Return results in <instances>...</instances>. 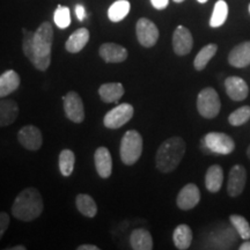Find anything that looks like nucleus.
<instances>
[{
  "instance_id": "1",
  "label": "nucleus",
  "mask_w": 250,
  "mask_h": 250,
  "mask_svg": "<svg viewBox=\"0 0 250 250\" xmlns=\"http://www.w3.org/2000/svg\"><path fill=\"white\" fill-rule=\"evenodd\" d=\"M22 51L36 70L44 72L51 64V49L54 42L52 24L44 21L35 31L22 29Z\"/></svg>"
},
{
  "instance_id": "2",
  "label": "nucleus",
  "mask_w": 250,
  "mask_h": 250,
  "mask_svg": "<svg viewBox=\"0 0 250 250\" xmlns=\"http://www.w3.org/2000/svg\"><path fill=\"white\" fill-rule=\"evenodd\" d=\"M43 208L44 203L39 190L36 188H26L14 199L12 214L18 220L29 223L42 214Z\"/></svg>"
},
{
  "instance_id": "3",
  "label": "nucleus",
  "mask_w": 250,
  "mask_h": 250,
  "mask_svg": "<svg viewBox=\"0 0 250 250\" xmlns=\"http://www.w3.org/2000/svg\"><path fill=\"white\" fill-rule=\"evenodd\" d=\"M184 153H186V142L181 137H171L165 140L156 151V168L161 173H170L179 167Z\"/></svg>"
},
{
  "instance_id": "4",
  "label": "nucleus",
  "mask_w": 250,
  "mask_h": 250,
  "mask_svg": "<svg viewBox=\"0 0 250 250\" xmlns=\"http://www.w3.org/2000/svg\"><path fill=\"white\" fill-rule=\"evenodd\" d=\"M143 153V137L138 131L130 130L121 140L120 154L124 165L132 166L139 160Z\"/></svg>"
},
{
  "instance_id": "5",
  "label": "nucleus",
  "mask_w": 250,
  "mask_h": 250,
  "mask_svg": "<svg viewBox=\"0 0 250 250\" xmlns=\"http://www.w3.org/2000/svg\"><path fill=\"white\" fill-rule=\"evenodd\" d=\"M221 109V102L218 93L212 87H206L197 96V110L204 118H214Z\"/></svg>"
},
{
  "instance_id": "6",
  "label": "nucleus",
  "mask_w": 250,
  "mask_h": 250,
  "mask_svg": "<svg viewBox=\"0 0 250 250\" xmlns=\"http://www.w3.org/2000/svg\"><path fill=\"white\" fill-rule=\"evenodd\" d=\"M204 146L208 151L217 154H230L235 148L232 137L223 132H208L204 137Z\"/></svg>"
},
{
  "instance_id": "7",
  "label": "nucleus",
  "mask_w": 250,
  "mask_h": 250,
  "mask_svg": "<svg viewBox=\"0 0 250 250\" xmlns=\"http://www.w3.org/2000/svg\"><path fill=\"white\" fill-rule=\"evenodd\" d=\"M134 109L130 103H122L111 109L103 118V124L108 129H120L133 117Z\"/></svg>"
},
{
  "instance_id": "8",
  "label": "nucleus",
  "mask_w": 250,
  "mask_h": 250,
  "mask_svg": "<svg viewBox=\"0 0 250 250\" xmlns=\"http://www.w3.org/2000/svg\"><path fill=\"white\" fill-rule=\"evenodd\" d=\"M62 104H64L65 115L68 120L73 123H83L85 121V108H83V99L77 92H68L62 98Z\"/></svg>"
},
{
  "instance_id": "9",
  "label": "nucleus",
  "mask_w": 250,
  "mask_h": 250,
  "mask_svg": "<svg viewBox=\"0 0 250 250\" xmlns=\"http://www.w3.org/2000/svg\"><path fill=\"white\" fill-rule=\"evenodd\" d=\"M136 34L138 42L145 48H152L159 40V29L149 19L140 18L136 24Z\"/></svg>"
},
{
  "instance_id": "10",
  "label": "nucleus",
  "mask_w": 250,
  "mask_h": 250,
  "mask_svg": "<svg viewBox=\"0 0 250 250\" xmlns=\"http://www.w3.org/2000/svg\"><path fill=\"white\" fill-rule=\"evenodd\" d=\"M18 140L28 151H39L43 144L42 132L35 125H26L19 130Z\"/></svg>"
},
{
  "instance_id": "11",
  "label": "nucleus",
  "mask_w": 250,
  "mask_h": 250,
  "mask_svg": "<svg viewBox=\"0 0 250 250\" xmlns=\"http://www.w3.org/2000/svg\"><path fill=\"white\" fill-rule=\"evenodd\" d=\"M247 182L246 168L241 165H235L229 171L227 183V192L230 197H237L245 190Z\"/></svg>"
},
{
  "instance_id": "12",
  "label": "nucleus",
  "mask_w": 250,
  "mask_h": 250,
  "mask_svg": "<svg viewBox=\"0 0 250 250\" xmlns=\"http://www.w3.org/2000/svg\"><path fill=\"white\" fill-rule=\"evenodd\" d=\"M201 201V191L198 187L193 183L184 186L179 192L176 198V204L183 211L191 210Z\"/></svg>"
},
{
  "instance_id": "13",
  "label": "nucleus",
  "mask_w": 250,
  "mask_h": 250,
  "mask_svg": "<svg viewBox=\"0 0 250 250\" xmlns=\"http://www.w3.org/2000/svg\"><path fill=\"white\" fill-rule=\"evenodd\" d=\"M193 45V39L190 30L184 26H179L173 34V49L177 56L190 54Z\"/></svg>"
},
{
  "instance_id": "14",
  "label": "nucleus",
  "mask_w": 250,
  "mask_h": 250,
  "mask_svg": "<svg viewBox=\"0 0 250 250\" xmlns=\"http://www.w3.org/2000/svg\"><path fill=\"white\" fill-rule=\"evenodd\" d=\"M99 54L101 58L108 64H117L126 61L129 52L127 50L116 43H103L100 46Z\"/></svg>"
},
{
  "instance_id": "15",
  "label": "nucleus",
  "mask_w": 250,
  "mask_h": 250,
  "mask_svg": "<svg viewBox=\"0 0 250 250\" xmlns=\"http://www.w3.org/2000/svg\"><path fill=\"white\" fill-rule=\"evenodd\" d=\"M226 93L233 101H243L249 93V87L242 78L229 77L225 80Z\"/></svg>"
},
{
  "instance_id": "16",
  "label": "nucleus",
  "mask_w": 250,
  "mask_h": 250,
  "mask_svg": "<svg viewBox=\"0 0 250 250\" xmlns=\"http://www.w3.org/2000/svg\"><path fill=\"white\" fill-rule=\"evenodd\" d=\"M94 164L100 177L108 179L112 171V159L111 154L107 147H99L94 153Z\"/></svg>"
},
{
  "instance_id": "17",
  "label": "nucleus",
  "mask_w": 250,
  "mask_h": 250,
  "mask_svg": "<svg viewBox=\"0 0 250 250\" xmlns=\"http://www.w3.org/2000/svg\"><path fill=\"white\" fill-rule=\"evenodd\" d=\"M228 62L237 68H243L250 65V41L234 46L228 55Z\"/></svg>"
},
{
  "instance_id": "18",
  "label": "nucleus",
  "mask_w": 250,
  "mask_h": 250,
  "mask_svg": "<svg viewBox=\"0 0 250 250\" xmlns=\"http://www.w3.org/2000/svg\"><path fill=\"white\" fill-rule=\"evenodd\" d=\"M90 34L89 30L86 28H80L71 34L68 37L66 43H65V49L70 54H78L87 45L89 42Z\"/></svg>"
},
{
  "instance_id": "19",
  "label": "nucleus",
  "mask_w": 250,
  "mask_h": 250,
  "mask_svg": "<svg viewBox=\"0 0 250 250\" xmlns=\"http://www.w3.org/2000/svg\"><path fill=\"white\" fill-rule=\"evenodd\" d=\"M19 116V105L13 100H0V127L13 124Z\"/></svg>"
},
{
  "instance_id": "20",
  "label": "nucleus",
  "mask_w": 250,
  "mask_h": 250,
  "mask_svg": "<svg viewBox=\"0 0 250 250\" xmlns=\"http://www.w3.org/2000/svg\"><path fill=\"white\" fill-rule=\"evenodd\" d=\"M20 76L14 70H8L0 76V98H6L20 87Z\"/></svg>"
},
{
  "instance_id": "21",
  "label": "nucleus",
  "mask_w": 250,
  "mask_h": 250,
  "mask_svg": "<svg viewBox=\"0 0 250 250\" xmlns=\"http://www.w3.org/2000/svg\"><path fill=\"white\" fill-rule=\"evenodd\" d=\"M124 87L121 83H103L99 88V95L103 102L117 103L124 95Z\"/></svg>"
},
{
  "instance_id": "22",
  "label": "nucleus",
  "mask_w": 250,
  "mask_h": 250,
  "mask_svg": "<svg viewBox=\"0 0 250 250\" xmlns=\"http://www.w3.org/2000/svg\"><path fill=\"white\" fill-rule=\"evenodd\" d=\"M130 245L134 250H152L153 239L151 233L144 228H137L131 233Z\"/></svg>"
},
{
  "instance_id": "23",
  "label": "nucleus",
  "mask_w": 250,
  "mask_h": 250,
  "mask_svg": "<svg viewBox=\"0 0 250 250\" xmlns=\"http://www.w3.org/2000/svg\"><path fill=\"white\" fill-rule=\"evenodd\" d=\"M224 182V170L220 166L213 165L205 175V187L210 192H218Z\"/></svg>"
},
{
  "instance_id": "24",
  "label": "nucleus",
  "mask_w": 250,
  "mask_h": 250,
  "mask_svg": "<svg viewBox=\"0 0 250 250\" xmlns=\"http://www.w3.org/2000/svg\"><path fill=\"white\" fill-rule=\"evenodd\" d=\"M173 241L177 249L187 250L191 246L192 242V230L188 225L182 224L175 228L173 233Z\"/></svg>"
},
{
  "instance_id": "25",
  "label": "nucleus",
  "mask_w": 250,
  "mask_h": 250,
  "mask_svg": "<svg viewBox=\"0 0 250 250\" xmlns=\"http://www.w3.org/2000/svg\"><path fill=\"white\" fill-rule=\"evenodd\" d=\"M76 205L78 211L87 218H94L98 213V206H96L95 201L86 193H80L77 196Z\"/></svg>"
},
{
  "instance_id": "26",
  "label": "nucleus",
  "mask_w": 250,
  "mask_h": 250,
  "mask_svg": "<svg viewBox=\"0 0 250 250\" xmlns=\"http://www.w3.org/2000/svg\"><path fill=\"white\" fill-rule=\"evenodd\" d=\"M131 5L127 0H117L108 8V18L111 22H120L130 13Z\"/></svg>"
},
{
  "instance_id": "27",
  "label": "nucleus",
  "mask_w": 250,
  "mask_h": 250,
  "mask_svg": "<svg viewBox=\"0 0 250 250\" xmlns=\"http://www.w3.org/2000/svg\"><path fill=\"white\" fill-rule=\"evenodd\" d=\"M218 51V45L214 43L205 45L204 48L201 49V51L197 54L193 61V66L197 71H203L206 67V65L208 64V62L214 57V55Z\"/></svg>"
},
{
  "instance_id": "28",
  "label": "nucleus",
  "mask_w": 250,
  "mask_h": 250,
  "mask_svg": "<svg viewBox=\"0 0 250 250\" xmlns=\"http://www.w3.org/2000/svg\"><path fill=\"white\" fill-rule=\"evenodd\" d=\"M228 17V5L225 0H218L215 2L213 12L210 19V26L212 28L221 27L226 22Z\"/></svg>"
},
{
  "instance_id": "29",
  "label": "nucleus",
  "mask_w": 250,
  "mask_h": 250,
  "mask_svg": "<svg viewBox=\"0 0 250 250\" xmlns=\"http://www.w3.org/2000/svg\"><path fill=\"white\" fill-rule=\"evenodd\" d=\"M74 162H76V156L71 149H62L59 153V170L62 176H71L74 169Z\"/></svg>"
},
{
  "instance_id": "30",
  "label": "nucleus",
  "mask_w": 250,
  "mask_h": 250,
  "mask_svg": "<svg viewBox=\"0 0 250 250\" xmlns=\"http://www.w3.org/2000/svg\"><path fill=\"white\" fill-rule=\"evenodd\" d=\"M229 221L237 235L242 240H250V225L245 217L239 214H232L229 217Z\"/></svg>"
},
{
  "instance_id": "31",
  "label": "nucleus",
  "mask_w": 250,
  "mask_h": 250,
  "mask_svg": "<svg viewBox=\"0 0 250 250\" xmlns=\"http://www.w3.org/2000/svg\"><path fill=\"white\" fill-rule=\"evenodd\" d=\"M54 21L55 24L61 29H66V28L71 24V12L70 8L66 6L58 5L54 13Z\"/></svg>"
},
{
  "instance_id": "32",
  "label": "nucleus",
  "mask_w": 250,
  "mask_h": 250,
  "mask_svg": "<svg viewBox=\"0 0 250 250\" xmlns=\"http://www.w3.org/2000/svg\"><path fill=\"white\" fill-rule=\"evenodd\" d=\"M250 118V107L249 105H243V107L234 110L232 114L228 116V122L233 126H240L249 121Z\"/></svg>"
},
{
  "instance_id": "33",
  "label": "nucleus",
  "mask_w": 250,
  "mask_h": 250,
  "mask_svg": "<svg viewBox=\"0 0 250 250\" xmlns=\"http://www.w3.org/2000/svg\"><path fill=\"white\" fill-rule=\"evenodd\" d=\"M9 215L6 212H0V240L2 239L4 234L9 226Z\"/></svg>"
},
{
  "instance_id": "34",
  "label": "nucleus",
  "mask_w": 250,
  "mask_h": 250,
  "mask_svg": "<svg viewBox=\"0 0 250 250\" xmlns=\"http://www.w3.org/2000/svg\"><path fill=\"white\" fill-rule=\"evenodd\" d=\"M151 4L155 9L162 11L169 4V0H151Z\"/></svg>"
},
{
  "instance_id": "35",
  "label": "nucleus",
  "mask_w": 250,
  "mask_h": 250,
  "mask_svg": "<svg viewBox=\"0 0 250 250\" xmlns=\"http://www.w3.org/2000/svg\"><path fill=\"white\" fill-rule=\"evenodd\" d=\"M76 15L78 18V20L79 21H83L86 19V9L83 7V5L81 4H78L76 6Z\"/></svg>"
},
{
  "instance_id": "36",
  "label": "nucleus",
  "mask_w": 250,
  "mask_h": 250,
  "mask_svg": "<svg viewBox=\"0 0 250 250\" xmlns=\"http://www.w3.org/2000/svg\"><path fill=\"white\" fill-rule=\"evenodd\" d=\"M100 248L98 246L94 245H81L77 248V250H99Z\"/></svg>"
},
{
  "instance_id": "37",
  "label": "nucleus",
  "mask_w": 250,
  "mask_h": 250,
  "mask_svg": "<svg viewBox=\"0 0 250 250\" xmlns=\"http://www.w3.org/2000/svg\"><path fill=\"white\" fill-rule=\"evenodd\" d=\"M240 250H250V241L249 240H245V242L239 247Z\"/></svg>"
},
{
  "instance_id": "38",
  "label": "nucleus",
  "mask_w": 250,
  "mask_h": 250,
  "mask_svg": "<svg viewBox=\"0 0 250 250\" xmlns=\"http://www.w3.org/2000/svg\"><path fill=\"white\" fill-rule=\"evenodd\" d=\"M26 246H14V247H11V248H7V250H26Z\"/></svg>"
},
{
  "instance_id": "39",
  "label": "nucleus",
  "mask_w": 250,
  "mask_h": 250,
  "mask_svg": "<svg viewBox=\"0 0 250 250\" xmlns=\"http://www.w3.org/2000/svg\"><path fill=\"white\" fill-rule=\"evenodd\" d=\"M247 156H248L249 160H250V145L248 146V148H247Z\"/></svg>"
},
{
  "instance_id": "40",
  "label": "nucleus",
  "mask_w": 250,
  "mask_h": 250,
  "mask_svg": "<svg viewBox=\"0 0 250 250\" xmlns=\"http://www.w3.org/2000/svg\"><path fill=\"white\" fill-rule=\"evenodd\" d=\"M197 1H198V2H201V4H205V2L208 1V0H197Z\"/></svg>"
},
{
  "instance_id": "41",
  "label": "nucleus",
  "mask_w": 250,
  "mask_h": 250,
  "mask_svg": "<svg viewBox=\"0 0 250 250\" xmlns=\"http://www.w3.org/2000/svg\"><path fill=\"white\" fill-rule=\"evenodd\" d=\"M174 1H175V2H177V4H180V2H183L184 0H174Z\"/></svg>"
},
{
  "instance_id": "42",
  "label": "nucleus",
  "mask_w": 250,
  "mask_h": 250,
  "mask_svg": "<svg viewBox=\"0 0 250 250\" xmlns=\"http://www.w3.org/2000/svg\"><path fill=\"white\" fill-rule=\"evenodd\" d=\"M249 13H250V4H249Z\"/></svg>"
}]
</instances>
